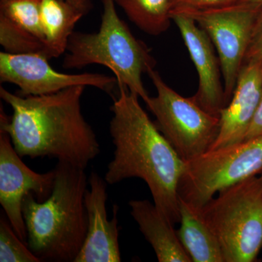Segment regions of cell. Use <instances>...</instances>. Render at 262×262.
<instances>
[{"instance_id":"cb8c5ba5","label":"cell","mask_w":262,"mask_h":262,"mask_svg":"<svg viewBox=\"0 0 262 262\" xmlns=\"http://www.w3.org/2000/svg\"><path fill=\"white\" fill-rule=\"evenodd\" d=\"M71 5L82 12L84 15L87 14L92 9V3L91 0H65Z\"/></svg>"},{"instance_id":"277c9868","label":"cell","mask_w":262,"mask_h":262,"mask_svg":"<svg viewBox=\"0 0 262 262\" xmlns=\"http://www.w3.org/2000/svg\"><path fill=\"white\" fill-rule=\"evenodd\" d=\"M115 3V0H103L98 32H74L71 35L63 67L72 70L91 64L104 66L113 72L117 84L126 86L146 103L150 96L141 77L155 69L156 61L147 46L135 37L119 17Z\"/></svg>"},{"instance_id":"e0dca14e","label":"cell","mask_w":262,"mask_h":262,"mask_svg":"<svg viewBox=\"0 0 262 262\" xmlns=\"http://www.w3.org/2000/svg\"><path fill=\"white\" fill-rule=\"evenodd\" d=\"M136 27L158 36L170 27L171 0H115Z\"/></svg>"},{"instance_id":"ac0fdd59","label":"cell","mask_w":262,"mask_h":262,"mask_svg":"<svg viewBox=\"0 0 262 262\" xmlns=\"http://www.w3.org/2000/svg\"><path fill=\"white\" fill-rule=\"evenodd\" d=\"M0 14L40 39L46 48L40 16V0H1Z\"/></svg>"},{"instance_id":"d4e9b609","label":"cell","mask_w":262,"mask_h":262,"mask_svg":"<svg viewBox=\"0 0 262 262\" xmlns=\"http://www.w3.org/2000/svg\"><path fill=\"white\" fill-rule=\"evenodd\" d=\"M243 1L252 2V3H259L262 5V0H243Z\"/></svg>"},{"instance_id":"2e32d148","label":"cell","mask_w":262,"mask_h":262,"mask_svg":"<svg viewBox=\"0 0 262 262\" xmlns=\"http://www.w3.org/2000/svg\"><path fill=\"white\" fill-rule=\"evenodd\" d=\"M84 15L65 0H40V16L48 59L67 51L76 24Z\"/></svg>"},{"instance_id":"ba28073f","label":"cell","mask_w":262,"mask_h":262,"mask_svg":"<svg viewBox=\"0 0 262 262\" xmlns=\"http://www.w3.org/2000/svg\"><path fill=\"white\" fill-rule=\"evenodd\" d=\"M261 4L239 0L232 4L179 13L195 20L216 49L227 104L244 64L251 34Z\"/></svg>"},{"instance_id":"8fae6325","label":"cell","mask_w":262,"mask_h":262,"mask_svg":"<svg viewBox=\"0 0 262 262\" xmlns=\"http://www.w3.org/2000/svg\"><path fill=\"white\" fill-rule=\"evenodd\" d=\"M171 20L182 34L199 77L198 92L192 97L207 113L220 117L227 103L225 88L221 80L220 59L215 55L213 44L206 32L191 17L174 14Z\"/></svg>"},{"instance_id":"d6986e66","label":"cell","mask_w":262,"mask_h":262,"mask_svg":"<svg viewBox=\"0 0 262 262\" xmlns=\"http://www.w3.org/2000/svg\"><path fill=\"white\" fill-rule=\"evenodd\" d=\"M0 44L10 54L40 53L46 56V48L40 39L3 14H0Z\"/></svg>"},{"instance_id":"52a82bcc","label":"cell","mask_w":262,"mask_h":262,"mask_svg":"<svg viewBox=\"0 0 262 262\" xmlns=\"http://www.w3.org/2000/svg\"><path fill=\"white\" fill-rule=\"evenodd\" d=\"M157 96L146 106L156 117L158 130L187 163L207 152L220 132V119L207 113L192 97H183L169 87L155 69L148 72Z\"/></svg>"},{"instance_id":"44dd1931","label":"cell","mask_w":262,"mask_h":262,"mask_svg":"<svg viewBox=\"0 0 262 262\" xmlns=\"http://www.w3.org/2000/svg\"><path fill=\"white\" fill-rule=\"evenodd\" d=\"M238 1L239 0H171L170 18L174 14L218 8Z\"/></svg>"},{"instance_id":"ffe728a7","label":"cell","mask_w":262,"mask_h":262,"mask_svg":"<svg viewBox=\"0 0 262 262\" xmlns=\"http://www.w3.org/2000/svg\"><path fill=\"white\" fill-rule=\"evenodd\" d=\"M0 261L40 262L13 230L8 220H0Z\"/></svg>"},{"instance_id":"5bb4252c","label":"cell","mask_w":262,"mask_h":262,"mask_svg":"<svg viewBox=\"0 0 262 262\" xmlns=\"http://www.w3.org/2000/svg\"><path fill=\"white\" fill-rule=\"evenodd\" d=\"M129 206L131 215L154 250L158 261H192L181 243L175 226L165 218L155 203L147 200H132Z\"/></svg>"},{"instance_id":"9a60e30c","label":"cell","mask_w":262,"mask_h":262,"mask_svg":"<svg viewBox=\"0 0 262 262\" xmlns=\"http://www.w3.org/2000/svg\"><path fill=\"white\" fill-rule=\"evenodd\" d=\"M179 239L194 262H225L218 239L206 223L201 210L179 198Z\"/></svg>"},{"instance_id":"30bf717a","label":"cell","mask_w":262,"mask_h":262,"mask_svg":"<svg viewBox=\"0 0 262 262\" xmlns=\"http://www.w3.org/2000/svg\"><path fill=\"white\" fill-rule=\"evenodd\" d=\"M54 169L36 173L20 159L10 136L0 130V203L13 230L27 244V232L22 213V202L29 193L37 201H46L54 186Z\"/></svg>"},{"instance_id":"6da1fadb","label":"cell","mask_w":262,"mask_h":262,"mask_svg":"<svg viewBox=\"0 0 262 262\" xmlns=\"http://www.w3.org/2000/svg\"><path fill=\"white\" fill-rule=\"evenodd\" d=\"M84 89L77 85L53 94L23 97L0 87V97L13 110L9 117L1 106L0 130L10 136L20 158L48 157L87 168L101 149L94 129L82 113Z\"/></svg>"},{"instance_id":"3957f363","label":"cell","mask_w":262,"mask_h":262,"mask_svg":"<svg viewBox=\"0 0 262 262\" xmlns=\"http://www.w3.org/2000/svg\"><path fill=\"white\" fill-rule=\"evenodd\" d=\"M51 195L43 202L24 196L22 213L27 244L41 261L75 262L86 239L84 205L89 178L85 169L58 162Z\"/></svg>"},{"instance_id":"4fadbf2b","label":"cell","mask_w":262,"mask_h":262,"mask_svg":"<svg viewBox=\"0 0 262 262\" xmlns=\"http://www.w3.org/2000/svg\"><path fill=\"white\" fill-rule=\"evenodd\" d=\"M261 94L262 63H245L230 101L221 111L220 132L209 150L227 147L244 141Z\"/></svg>"},{"instance_id":"7c38bea8","label":"cell","mask_w":262,"mask_h":262,"mask_svg":"<svg viewBox=\"0 0 262 262\" xmlns=\"http://www.w3.org/2000/svg\"><path fill=\"white\" fill-rule=\"evenodd\" d=\"M90 190L84 194L88 215V232L83 246L75 262H120L118 206H113V217L108 220L106 203L107 182L97 172L89 178Z\"/></svg>"},{"instance_id":"7402d4cb","label":"cell","mask_w":262,"mask_h":262,"mask_svg":"<svg viewBox=\"0 0 262 262\" xmlns=\"http://www.w3.org/2000/svg\"><path fill=\"white\" fill-rule=\"evenodd\" d=\"M248 63H262V7L253 26L251 40L245 57L244 64Z\"/></svg>"},{"instance_id":"8992f818","label":"cell","mask_w":262,"mask_h":262,"mask_svg":"<svg viewBox=\"0 0 262 262\" xmlns=\"http://www.w3.org/2000/svg\"><path fill=\"white\" fill-rule=\"evenodd\" d=\"M262 172V135L209 150L186 163L179 198L198 210L222 189Z\"/></svg>"},{"instance_id":"7a4b0ae2","label":"cell","mask_w":262,"mask_h":262,"mask_svg":"<svg viewBox=\"0 0 262 262\" xmlns=\"http://www.w3.org/2000/svg\"><path fill=\"white\" fill-rule=\"evenodd\" d=\"M118 87L110 107V132L115 149L105 180L113 185L125 179H142L155 206L175 226L181 221L178 186L186 163L141 107L139 96L126 86Z\"/></svg>"},{"instance_id":"5b68a950","label":"cell","mask_w":262,"mask_h":262,"mask_svg":"<svg viewBox=\"0 0 262 262\" xmlns=\"http://www.w3.org/2000/svg\"><path fill=\"white\" fill-rule=\"evenodd\" d=\"M201 211L225 262L256 261L262 249V186L257 176L222 189Z\"/></svg>"},{"instance_id":"603a6c76","label":"cell","mask_w":262,"mask_h":262,"mask_svg":"<svg viewBox=\"0 0 262 262\" xmlns=\"http://www.w3.org/2000/svg\"><path fill=\"white\" fill-rule=\"evenodd\" d=\"M260 135H262V94L257 110H256L252 122L248 128L244 141L253 139V138Z\"/></svg>"},{"instance_id":"9c48e42d","label":"cell","mask_w":262,"mask_h":262,"mask_svg":"<svg viewBox=\"0 0 262 262\" xmlns=\"http://www.w3.org/2000/svg\"><path fill=\"white\" fill-rule=\"evenodd\" d=\"M48 58L40 53L10 54L0 53V80L16 84L23 97L42 96L73 86H91L111 94L116 77L101 74L62 73L53 70Z\"/></svg>"},{"instance_id":"484cf974","label":"cell","mask_w":262,"mask_h":262,"mask_svg":"<svg viewBox=\"0 0 262 262\" xmlns=\"http://www.w3.org/2000/svg\"><path fill=\"white\" fill-rule=\"evenodd\" d=\"M258 178H259L260 182H261V184L262 186V172L261 173H260V177H258Z\"/></svg>"}]
</instances>
